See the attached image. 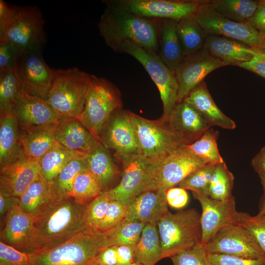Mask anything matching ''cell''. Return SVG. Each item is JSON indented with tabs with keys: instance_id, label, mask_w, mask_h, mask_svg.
<instances>
[{
	"instance_id": "f546056e",
	"label": "cell",
	"mask_w": 265,
	"mask_h": 265,
	"mask_svg": "<svg viewBox=\"0 0 265 265\" xmlns=\"http://www.w3.org/2000/svg\"><path fill=\"white\" fill-rule=\"evenodd\" d=\"M55 202L50 183L41 175L20 196L19 205L23 212L35 218Z\"/></svg>"
},
{
	"instance_id": "9c48e42d",
	"label": "cell",
	"mask_w": 265,
	"mask_h": 265,
	"mask_svg": "<svg viewBox=\"0 0 265 265\" xmlns=\"http://www.w3.org/2000/svg\"><path fill=\"white\" fill-rule=\"evenodd\" d=\"M44 23L42 12L37 6L17 5L12 22L0 41L10 42L21 53L42 51L47 41Z\"/></svg>"
},
{
	"instance_id": "d590c367",
	"label": "cell",
	"mask_w": 265,
	"mask_h": 265,
	"mask_svg": "<svg viewBox=\"0 0 265 265\" xmlns=\"http://www.w3.org/2000/svg\"><path fill=\"white\" fill-rule=\"evenodd\" d=\"M207 3L217 13L231 21L247 23L256 12L259 2L250 0H211Z\"/></svg>"
},
{
	"instance_id": "44dd1931",
	"label": "cell",
	"mask_w": 265,
	"mask_h": 265,
	"mask_svg": "<svg viewBox=\"0 0 265 265\" xmlns=\"http://www.w3.org/2000/svg\"><path fill=\"white\" fill-rule=\"evenodd\" d=\"M165 123L185 145L197 140L212 127L192 106L184 101L176 105Z\"/></svg>"
},
{
	"instance_id": "e575fe53",
	"label": "cell",
	"mask_w": 265,
	"mask_h": 265,
	"mask_svg": "<svg viewBox=\"0 0 265 265\" xmlns=\"http://www.w3.org/2000/svg\"><path fill=\"white\" fill-rule=\"evenodd\" d=\"M176 28L185 57L197 52L203 48L207 35L195 16L177 22Z\"/></svg>"
},
{
	"instance_id": "30bf717a",
	"label": "cell",
	"mask_w": 265,
	"mask_h": 265,
	"mask_svg": "<svg viewBox=\"0 0 265 265\" xmlns=\"http://www.w3.org/2000/svg\"><path fill=\"white\" fill-rule=\"evenodd\" d=\"M203 0H104L102 2L134 15L155 19L177 22L195 16Z\"/></svg>"
},
{
	"instance_id": "f1b7e54d",
	"label": "cell",
	"mask_w": 265,
	"mask_h": 265,
	"mask_svg": "<svg viewBox=\"0 0 265 265\" xmlns=\"http://www.w3.org/2000/svg\"><path fill=\"white\" fill-rule=\"evenodd\" d=\"M177 21L160 19L158 54L174 73L185 56L177 31Z\"/></svg>"
},
{
	"instance_id": "6125c7cd",
	"label": "cell",
	"mask_w": 265,
	"mask_h": 265,
	"mask_svg": "<svg viewBox=\"0 0 265 265\" xmlns=\"http://www.w3.org/2000/svg\"><path fill=\"white\" fill-rule=\"evenodd\" d=\"M128 265H142L141 264H139V263L134 262V263H132L131 264Z\"/></svg>"
},
{
	"instance_id": "484cf974",
	"label": "cell",
	"mask_w": 265,
	"mask_h": 265,
	"mask_svg": "<svg viewBox=\"0 0 265 265\" xmlns=\"http://www.w3.org/2000/svg\"><path fill=\"white\" fill-rule=\"evenodd\" d=\"M184 102L192 106L211 126L234 130L236 123L216 106L204 81L194 88L186 97Z\"/></svg>"
},
{
	"instance_id": "74e56055",
	"label": "cell",
	"mask_w": 265,
	"mask_h": 265,
	"mask_svg": "<svg viewBox=\"0 0 265 265\" xmlns=\"http://www.w3.org/2000/svg\"><path fill=\"white\" fill-rule=\"evenodd\" d=\"M146 224L140 221L124 220L115 228L105 232V248L123 245L135 246Z\"/></svg>"
},
{
	"instance_id": "cb8c5ba5",
	"label": "cell",
	"mask_w": 265,
	"mask_h": 265,
	"mask_svg": "<svg viewBox=\"0 0 265 265\" xmlns=\"http://www.w3.org/2000/svg\"><path fill=\"white\" fill-rule=\"evenodd\" d=\"M57 142L76 153L86 155L100 143L77 118L61 119L56 126Z\"/></svg>"
},
{
	"instance_id": "7a4b0ae2",
	"label": "cell",
	"mask_w": 265,
	"mask_h": 265,
	"mask_svg": "<svg viewBox=\"0 0 265 265\" xmlns=\"http://www.w3.org/2000/svg\"><path fill=\"white\" fill-rule=\"evenodd\" d=\"M87 206L70 197L55 202L42 214L34 218L40 249L62 243L88 228Z\"/></svg>"
},
{
	"instance_id": "4dcf8cb0",
	"label": "cell",
	"mask_w": 265,
	"mask_h": 265,
	"mask_svg": "<svg viewBox=\"0 0 265 265\" xmlns=\"http://www.w3.org/2000/svg\"><path fill=\"white\" fill-rule=\"evenodd\" d=\"M84 159L89 171L98 180L104 190L119 172L109 150L101 142L85 155Z\"/></svg>"
},
{
	"instance_id": "2e32d148",
	"label": "cell",
	"mask_w": 265,
	"mask_h": 265,
	"mask_svg": "<svg viewBox=\"0 0 265 265\" xmlns=\"http://www.w3.org/2000/svg\"><path fill=\"white\" fill-rule=\"evenodd\" d=\"M101 142L116 158L140 155L130 111L120 108L111 116L100 136Z\"/></svg>"
},
{
	"instance_id": "ee69618b",
	"label": "cell",
	"mask_w": 265,
	"mask_h": 265,
	"mask_svg": "<svg viewBox=\"0 0 265 265\" xmlns=\"http://www.w3.org/2000/svg\"><path fill=\"white\" fill-rule=\"evenodd\" d=\"M204 246L199 243L170 258L173 265H212Z\"/></svg>"
},
{
	"instance_id": "11a10c76",
	"label": "cell",
	"mask_w": 265,
	"mask_h": 265,
	"mask_svg": "<svg viewBox=\"0 0 265 265\" xmlns=\"http://www.w3.org/2000/svg\"><path fill=\"white\" fill-rule=\"evenodd\" d=\"M258 2L256 12L247 23L257 31L265 34V4Z\"/></svg>"
},
{
	"instance_id": "7bdbcfd3",
	"label": "cell",
	"mask_w": 265,
	"mask_h": 265,
	"mask_svg": "<svg viewBox=\"0 0 265 265\" xmlns=\"http://www.w3.org/2000/svg\"><path fill=\"white\" fill-rule=\"evenodd\" d=\"M237 224L252 235L265 254V215L259 213L251 215L247 212H238Z\"/></svg>"
},
{
	"instance_id": "4316f807",
	"label": "cell",
	"mask_w": 265,
	"mask_h": 265,
	"mask_svg": "<svg viewBox=\"0 0 265 265\" xmlns=\"http://www.w3.org/2000/svg\"><path fill=\"white\" fill-rule=\"evenodd\" d=\"M57 124L19 128L20 140L26 157L39 160L49 150L58 143L55 136Z\"/></svg>"
},
{
	"instance_id": "f5cc1de1",
	"label": "cell",
	"mask_w": 265,
	"mask_h": 265,
	"mask_svg": "<svg viewBox=\"0 0 265 265\" xmlns=\"http://www.w3.org/2000/svg\"><path fill=\"white\" fill-rule=\"evenodd\" d=\"M256 50L257 53L252 59L239 64L238 66L265 78V53Z\"/></svg>"
},
{
	"instance_id": "3957f363",
	"label": "cell",
	"mask_w": 265,
	"mask_h": 265,
	"mask_svg": "<svg viewBox=\"0 0 265 265\" xmlns=\"http://www.w3.org/2000/svg\"><path fill=\"white\" fill-rule=\"evenodd\" d=\"M89 74L77 67L54 69V78L45 100L61 118H77L85 103Z\"/></svg>"
},
{
	"instance_id": "816d5d0a",
	"label": "cell",
	"mask_w": 265,
	"mask_h": 265,
	"mask_svg": "<svg viewBox=\"0 0 265 265\" xmlns=\"http://www.w3.org/2000/svg\"><path fill=\"white\" fill-rule=\"evenodd\" d=\"M17 5L0 0V38L5 34L14 18Z\"/></svg>"
},
{
	"instance_id": "db71d44e",
	"label": "cell",
	"mask_w": 265,
	"mask_h": 265,
	"mask_svg": "<svg viewBox=\"0 0 265 265\" xmlns=\"http://www.w3.org/2000/svg\"><path fill=\"white\" fill-rule=\"evenodd\" d=\"M116 246L103 249L94 260V265H117Z\"/></svg>"
},
{
	"instance_id": "e7e4bbea",
	"label": "cell",
	"mask_w": 265,
	"mask_h": 265,
	"mask_svg": "<svg viewBox=\"0 0 265 265\" xmlns=\"http://www.w3.org/2000/svg\"><path fill=\"white\" fill-rule=\"evenodd\" d=\"M256 50H257V49H256ZM259 50V51H262V52H263L265 53V50Z\"/></svg>"
},
{
	"instance_id": "6f0895ef",
	"label": "cell",
	"mask_w": 265,
	"mask_h": 265,
	"mask_svg": "<svg viewBox=\"0 0 265 265\" xmlns=\"http://www.w3.org/2000/svg\"><path fill=\"white\" fill-rule=\"evenodd\" d=\"M19 204V198L0 191V215L1 218Z\"/></svg>"
},
{
	"instance_id": "5b68a950",
	"label": "cell",
	"mask_w": 265,
	"mask_h": 265,
	"mask_svg": "<svg viewBox=\"0 0 265 265\" xmlns=\"http://www.w3.org/2000/svg\"><path fill=\"white\" fill-rule=\"evenodd\" d=\"M123 106L118 88L103 77L89 75L83 110L78 119L100 141V136L112 114Z\"/></svg>"
},
{
	"instance_id": "277c9868",
	"label": "cell",
	"mask_w": 265,
	"mask_h": 265,
	"mask_svg": "<svg viewBox=\"0 0 265 265\" xmlns=\"http://www.w3.org/2000/svg\"><path fill=\"white\" fill-rule=\"evenodd\" d=\"M105 243V233L88 228L62 243L36 253L32 265H94Z\"/></svg>"
},
{
	"instance_id": "9f6ffc18",
	"label": "cell",
	"mask_w": 265,
	"mask_h": 265,
	"mask_svg": "<svg viewBox=\"0 0 265 265\" xmlns=\"http://www.w3.org/2000/svg\"><path fill=\"white\" fill-rule=\"evenodd\" d=\"M134 246L127 245L117 246V265H128L134 263Z\"/></svg>"
},
{
	"instance_id": "7402d4cb",
	"label": "cell",
	"mask_w": 265,
	"mask_h": 265,
	"mask_svg": "<svg viewBox=\"0 0 265 265\" xmlns=\"http://www.w3.org/2000/svg\"><path fill=\"white\" fill-rule=\"evenodd\" d=\"M40 176L39 160L25 157L0 169V191L19 198Z\"/></svg>"
},
{
	"instance_id": "ba28073f",
	"label": "cell",
	"mask_w": 265,
	"mask_h": 265,
	"mask_svg": "<svg viewBox=\"0 0 265 265\" xmlns=\"http://www.w3.org/2000/svg\"><path fill=\"white\" fill-rule=\"evenodd\" d=\"M130 115L142 156L160 161L185 145L159 119L150 120L131 111Z\"/></svg>"
},
{
	"instance_id": "d6a6232c",
	"label": "cell",
	"mask_w": 265,
	"mask_h": 265,
	"mask_svg": "<svg viewBox=\"0 0 265 265\" xmlns=\"http://www.w3.org/2000/svg\"><path fill=\"white\" fill-rule=\"evenodd\" d=\"M84 155L72 151L58 143L39 160L41 175L50 183L71 160Z\"/></svg>"
},
{
	"instance_id": "8992f818",
	"label": "cell",
	"mask_w": 265,
	"mask_h": 265,
	"mask_svg": "<svg viewBox=\"0 0 265 265\" xmlns=\"http://www.w3.org/2000/svg\"><path fill=\"white\" fill-rule=\"evenodd\" d=\"M201 215L191 208L172 213L169 211L158 224L163 258L201 242Z\"/></svg>"
},
{
	"instance_id": "680465c9",
	"label": "cell",
	"mask_w": 265,
	"mask_h": 265,
	"mask_svg": "<svg viewBox=\"0 0 265 265\" xmlns=\"http://www.w3.org/2000/svg\"><path fill=\"white\" fill-rule=\"evenodd\" d=\"M251 165L258 175H265V146L253 158Z\"/></svg>"
},
{
	"instance_id": "5bb4252c",
	"label": "cell",
	"mask_w": 265,
	"mask_h": 265,
	"mask_svg": "<svg viewBox=\"0 0 265 265\" xmlns=\"http://www.w3.org/2000/svg\"><path fill=\"white\" fill-rule=\"evenodd\" d=\"M204 246L208 254L247 259H265V254L254 238L238 224L220 230Z\"/></svg>"
},
{
	"instance_id": "ac0fdd59",
	"label": "cell",
	"mask_w": 265,
	"mask_h": 265,
	"mask_svg": "<svg viewBox=\"0 0 265 265\" xmlns=\"http://www.w3.org/2000/svg\"><path fill=\"white\" fill-rule=\"evenodd\" d=\"M4 226L0 231V241L28 253L40 251L34 225V218L16 205L4 217Z\"/></svg>"
},
{
	"instance_id": "bcb514c9",
	"label": "cell",
	"mask_w": 265,
	"mask_h": 265,
	"mask_svg": "<svg viewBox=\"0 0 265 265\" xmlns=\"http://www.w3.org/2000/svg\"><path fill=\"white\" fill-rule=\"evenodd\" d=\"M127 209L119 201L110 200L106 213L97 231L105 233L116 227L126 218Z\"/></svg>"
},
{
	"instance_id": "f907efd6",
	"label": "cell",
	"mask_w": 265,
	"mask_h": 265,
	"mask_svg": "<svg viewBox=\"0 0 265 265\" xmlns=\"http://www.w3.org/2000/svg\"><path fill=\"white\" fill-rule=\"evenodd\" d=\"M166 198L168 205L175 209L184 208L188 201V195L186 189L180 187H173L166 192Z\"/></svg>"
},
{
	"instance_id": "94428289",
	"label": "cell",
	"mask_w": 265,
	"mask_h": 265,
	"mask_svg": "<svg viewBox=\"0 0 265 265\" xmlns=\"http://www.w3.org/2000/svg\"><path fill=\"white\" fill-rule=\"evenodd\" d=\"M254 49L257 50H265V36H264L261 44L259 46Z\"/></svg>"
},
{
	"instance_id": "91938a15",
	"label": "cell",
	"mask_w": 265,
	"mask_h": 265,
	"mask_svg": "<svg viewBox=\"0 0 265 265\" xmlns=\"http://www.w3.org/2000/svg\"><path fill=\"white\" fill-rule=\"evenodd\" d=\"M258 176L263 190V193L259 204V212L258 213L265 215V175L259 174Z\"/></svg>"
},
{
	"instance_id": "d4e9b609",
	"label": "cell",
	"mask_w": 265,
	"mask_h": 265,
	"mask_svg": "<svg viewBox=\"0 0 265 265\" xmlns=\"http://www.w3.org/2000/svg\"><path fill=\"white\" fill-rule=\"evenodd\" d=\"M203 48L227 65H237L250 60L257 51L242 42L216 35L207 36Z\"/></svg>"
},
{
	"instance_id": "d6986e66",
	"label": "cell",
	"mask_w": 265,
	"mask_h": 265,
	"mask_svg": "<svg viewBox=\"0 0 265 265\" xmlns=\"http://www.w3.org/2000/svg\"><path fill=\"white\" fill-rule=\"evenodd\" d=\"M202 207L201 243L204 245L219 231L233 224H237L238 212L236 210L234 196L226 200H217L192 192Z\"/></svg>"
},
{
	"instance_id": "1f68e13d",
	"label": "cell",
	"mask_w": 265,
	"mask_h": 265,
	"mask_svg": "<svg viewBox=\"0 0 265 265\" xmlns=\"http://www.w3.org/2000/svg\"><path fill=\"white\" fill-rule=\"evenodd\" d=\"M157 225L146 224L141 237L134 246V262L143 265H155L163 259Z\"/></svg>"
},
{
	"instance_id": "f35d334b",
	"label": "cell",
	"mask_w": 265,
	"mask_h": 265,
	"mask_svg": "<svg viewBox=\"0 0 265 265\" xmlns=\"http://www.w3.org/2000/svg\"><path fill=\"white\" fill-rule=\"evenodd\" d=\"M104 189L89 170H83L74 180L70 196L78 203L86 205L101 195Z\"/></svg>"
},
{
	"instance_id": "ab89813d",
	"label": "cell",
	"mask_w": 265,
	"mask_h": 265,
	"mask_svg": "<svg viewBox=\"0 0 265 265\" xmlns=\"http://www.w3.org/2000/svg\"><path fill=\"white\" fill-rule=\"evenodd\" d=\"M234 176L225 162L215 165L209 189V197L226 200L233 197Z\"/></svg>"
},
{
	"instance_id": "83f0119b",
	"label": "cell",
	"mask_w": 265,
	"mask_h": 265,
	"mask_svg": "<svg viewBox=\"0 0 265 265\" xmlns=\"http://www.w3.org/2000/svg\"><path fill=\"white\" fill-rule=\"evenodd\" d=\"M0 168L25 157L19 137V129L12 113L0 117Z\"/></svg>"
},
{
	"instance_id": "8d00e7d4",
	"label": "cell",
	"mask_w": 265,
	"mask_h": 265,
	"mask_svg": "<svg viewBox=\"0 0 265 265\" xmlns=\"http://www.w3.org/2000/svg\"><path fill=\"white\" fill-rule=\"evenodd\" d=\"M85 156L71 160L50 183L55 201L70 197L73 185L77 175L83 170H89L84 159Z\"/></svg>"
},
{
	"instance_id": "7c38bea8",
	"label": "cell",
	"mask_w": 265,
	"mask_h": 265,
	"mask_svg": "<svg viewBox=\"0 0 265 265\" xmlns=\"http://www.w3.org/2000/svg\"><path fill=\"white\" fill-rule=\"evenodd\" d=\"M195 17L207 35L232 39L253 48L259 46L265 36L248 23L234 22L217 13L207 3V0L203 1Z\"/></svg>"
},
{
	"instance_id": "603a6c76",
	"label": "cell",
	"mask_w": 265,
	"mask_h": 265,
	"mask_svg": "<svg viewBox=\"0 0 265 265\" xmlns=\"http://www.w3.org/2000/svg\"><path fill=\"white\" fill-rule=\"evenodd\" d=\"M166 191L157 189L139 194L128 207L126 221L158 224L168 211Z\"/></svg>"
},
{
	"instance_id": "4fadbf2b",
	"label": "cell",
	"mask_w": 265,
	"mask_h": 265,
	"mask_svg": "<svg viewBox=\"0 0 265 265\" xmlns=\"http://www.w3.org/2000/svg\"><path fill=\"white\" fill-rule=\"evenodd\" d=\"M206 165L183 146L155 165L144 191L157 189L167 191L178 186L190 173Z\"/></svg>"
},
{
	"instance_id": "e0dca14e",
	"label": "cell",
	"mask_w": 265,
	"mask_h": 265,
	"mask_svg": "<svg viewBox=\"0 0 265 265\" xmlns=\"http://www.w3.org/2000/svg\"><path fill=\"white\" fill-rule=\"evenodd\" d=\"M226 66L209 53L204 48L185 57L175 71L178 83L177 104L184 101L188 93L204 81L212 71Z\"/></svg>"
},
{
	"instance_id": "be15d7a7",
	"label": "cell",
	"mask_w": 265,
	"mask_h": 265,
	"mask_svg": "<svg viewBox=\"0 0 265 265\" xmlns=\"http://www.w3.org/2000/svg\"><path fill=\"white\" fill-rule=\"evenodd\" d=\"M260 2L265 4V0H260Z\"/></svg>"
},
{
	"instance_id": "9a60e30c",
	"label": "cell",
	"mask_w": 265,
	"mask_h": 265,
	"mask_svg": "<svg viewBox=\"0 0 265 265\" xmlns=\"http://www.w3.org/2000/svg\"><path fill=\"white\" fill-rule=\"evenodd\" d=\"M42 52L22 53L15 72L23 92L45 99L53 81L54 69L45 61Z\"/></svg>"
},
{
	"instance_id": "60d3db41",
	"label": "cell",
	"mask_w": 265,
	"mask_h": 265,
	"mask_svg": "<svg viewBox=\"0 0 265 265\" xmlns=\"http://www.w3.org/2000/svg\"><path fill=\"white\" fill-rule=\"evenodd\" d=\"M15 70L0 73V114L12 113L22 93Z\"/></svg>"
},
{
	"instance_id": "f6af8a7d",
	"label": "cell",
	"mask_w": 265,
	"mask_h": 265,
	"mask_svg": "<svg viewBox=\"0 0 265 265\" xmlns=\"http://www.w3.org/2000/svg\"><path fill=\"white\" fill-rule=\"evenodd\" d=\"M109 201L106 191H104L87 204L86 220L89 228L98 230L106 213Z\"/></svg>"
},
{
	"instance_id": "7dc6e473",
	"label": "cell",
	"mask_w": 265,
	"mask_h": 265,
	"mask_svg": "<svg viewBox=\"0 0 265 265\" xmlns=\"http://www.w3.org/2000/svg\"><path fill=\"white\" fill-rule=\"evenodd\" d=\"M35 254L20 251L0 241V265H32Z\"/></svg>"
},
{
	"instance_id": "681fc988",
	"label": "cell",
	"mask_w": 265,
	"mask_h": 265,
	"mask_svg": "<svg viewBox=\"0 0 265 265\" xmlns=\"http://www.w3.org/2000/svg\"><path fill=\"white\" fill-rule=\"evenodd\" d=\"M212 265H265V259H247L223 254H209Z\"/></svg>"
},
{
	"instance_id": "836d02e7",
	"label": "cell",
	"mask_w": 265,
	"mask_h": 265,
	"mask_svg": "<svg viewBox=\"0 0 265 265\" xmlns=\"http://www.w3.org/2000/svg\"><path fill=\"white\" fill-rule=\"evenodd\" d=\"M219 132L212 127L197 140L183 146L188 153L198 158L206 164L215 165L224 162L217 147Z\"/></svg>"
},
{
	"instance_id": "ffe728a7",
	"label": "cell",
	"mask_w": 265,
	"mask_h": 265,
	"mask_svg": "<svg viewBox=\"0 0 265 265\" xmlns=\"http://www.w3.org/2000/svg\"><path fill=\"white\" fill-rule=\"evenodd\" d=\"M12 113L19 129L57 124L61 119L45 99L23 92L16 100Z\"/></svg>"
},
{
	"instance_id": "6da1fadb",
	"label": "cell",
	"mask_w": 265,
	"mask_h": 265,
	"mask_svg": "<svg viewBox=\"0 0 265 265\" xmlns=\"http://www.w3.org/2000/svg\"><path fill=\"white\" fill-rule=\"evenodd\" d=\"M105 5L98 27L109 48L115 52L123 44L130 43L158 54L160 20L139 16Z\"/></svg>"
},
{
	"instance_id": "c3c4849f",
	"label": "cell",
	"mask_w": 265,
	"mask_h": 265,
	"mask_svg": "<svg viewBox=\"0 0 265 265\" xmlns=\"http://www.w3.org/2000/svg\"><path fill=\"white\" fill-rule=\"evenodd\" d=\"M21 53L7 41H0V73L16 69Z\"/></svg>"
},
{
	"instance_id": "52a82bcc",
	"label": "cell",
	"mask_w": 265,
	"mask_h": 265,
	"mask_svg": "<svg viewBox=\"0 0 265 265\" xmlns=\"http://www.w3.org/2000/svg\"><path fill=\"white\" fill-rule=\"evenodd\" d=\"M115 52L131 55L145 68L157 86L162 103L163 113L159 120L166 122L177 104L178 83L175 73L157 53L132 43L123 44Z\"/></svg>"
},
{
	"instance_id": "b9f144b4",
	"label": "cell",
	"mask_w": 265,
	"mask_h": 265,
	"mask_svg": "<svg viewBox=\"0 0 265 265\" xmlns=\"http://www.w3.org/2000/svg\"><path fill=\"white\" fill-rule=\"evenodd\" d=\"M214 167L215 165L207 164L195 170L180 183L178 186L209 197Z\"/></svg>"
},
{
	"instance_id": "8fae6325",
	"label": "cell",
	"mask_w": 265,
	"mask_h": 265,
	"mask_svg": "<svg viewBox=\"0 0 265 265\" xmlns=\"http://www.w3.org/2000/svg\"><path fill=\"white\" fill-rule=\"evenodd\" d=\"M117 159L123 165L122 177L118 185L106 191L110 200L119 201L128 208L145 191L151 173L161 160H151L140 155Z\"/></svg>"
}]
</instances>
